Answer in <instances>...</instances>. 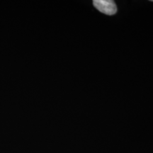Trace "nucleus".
<instances>
[{
    "mask_svg": "<svg viewBox=\"0 0 153 153\" xmlns=\"http://www.w3.org/2000/svg\"><path fill=\"white\" fill-rule=\"evenodd\" d=\"M94 6L97 10L106 15H114L117 12V7L112 0H94Z\"/></svg>",
    "mask_w": 153,
    "mask_h": 153,
    "instance_id": "nucleus-1",
    "label": "nucleus"
}]
</instances>
